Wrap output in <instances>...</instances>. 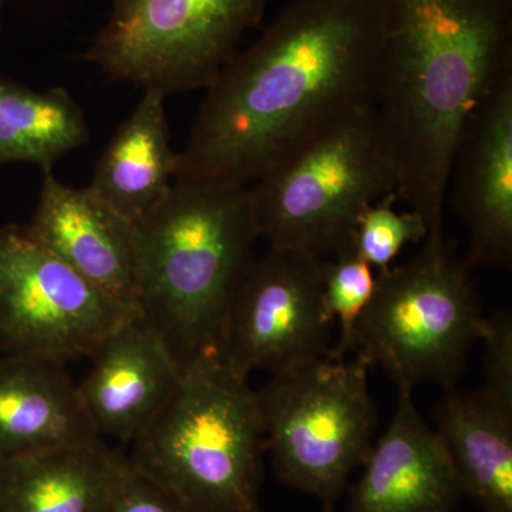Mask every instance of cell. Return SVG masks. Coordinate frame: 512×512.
I'll return each mask as SVG.
<instances>
[{
    "label": "cell",
    "mask_w": 512,
    "mask_h": 512,
    "mask_svg": "<svg viewBox=\"0 0 512 512\" xmlns=\"http://www.w3.org/2000/svg\"><path fill=\"white\" fill-rule=\"evenodd\" d=\"M387 0H292L207 89L178 183L249 187L375 106Z\"/></svg>",
    "instance_id": "1"
},
{
    "label": "cell",
    "mask_w": 512,
    "mask_h": 512,
    "mask_svg": "<svg viewBox=\"0 0 512 512\" xmlns=\"http://www.w3.org/2000/svg\"><path fill=\"white\" fill-rule=\"evenodd\" d=\"M512 69V0H387L375 109L397 200L443 241L454 150L464 124Z\"/></svg>",
    "instance_id": "2"
},
{
    "label": "cell",
    "mask_w": 512,
    "mask_h": 512,
    "mask_svg": "<svg viewBox=\"0 0 512 512\" xmlns=\"http://www.w3.org/2000/svg\"><path fill=\"white\" fill-rule=\"evenodd\" d=\"M136 228L138 318L184 375L217 355L229 305L255 259L259 237L248 187L175 181Z\"/></svg>",
    "instance_id": "3"
},
{
    "label": "cell",
    "mask_w": 512,
    "mask_h": 512,
    "mask_svg": "<svg viewBox=\"0 0 512 512\" xmlns=\"http://www.w3.org/2000/svg\"><path fill=\"white\" fill-rule=\"evenodd\" d=\"M128 463L201 512H261L264 429L248 379L217 355L181 377Z\"/></svg>",
    "instance_id": "4"
},
{
    "label": "cell",
    "mask_w": 512,
    "mask_h": 512,
    "mask_svg": "<svg viewBox=\"0 0 512 512\" xmlns=\"http://www.w3.org/2000/svg\"><path fill=\"white\" fill-rule=\"evenodd\" d=\"M484 320L463 259L446 239L424 241L409 262L377 276L349 353L382 367L399 392L426 382L456 389Z\"/></svg>",
    "instance_id": "5"
},
{
    "label": "cell",
    "mask_w": 512,
    "mask_h": 512,
    "mask_svg": "<svg viewBox=\"0 0 512 512\" xmlns=\"http://www.w3.org/2000/svg\"><path fill=\"white\" fill-rule=\"evenodd\" d=\"M258 237L325 259L352 247L357 221L397 198L396 167L373 107L301 148L249 185Z\"/></svg>",
    "instance_id": "6"
},
{
    "label": "cell",
    "mask_w": 512,
    "mask_h": 512,
    "mask_svg": "<svg viewBox=\"0 0 512 512\" xmlns=\"http://www.w3.org/2000/svg\"><path fill=\"white\" fill-rule=\"evenodd\" d=\"M255 396L276 476L330 510L373 446L367 366L322 357L272 375Z\"/></svg>",
    "instance_id": "7"
},
{
    "label": "cell",
    "mask_w": 512,
    "mask_h": 512,
    "mask_svg": "<svg viewBox=\"0 0 512 512\" xmlns=\"http://www.w3.org/2000/svg\"><path fill=\"white\" fill-rule=\"evenodd\" d=\"M266 0H114L84 53L114 80L144 92L208 89L264 16Z\"/></svg>",
    "instance_id": "8"
},
{
    "label": "cell",
    "mask_w": 512,
    "mask_h": 512,
    "mask_svg": "<svg viewBox=\"0 0 512 512\" xmlns=\"http://www.w3.org/2000/svg\"><path fill=\"white\" fill-rule=\"evenodd\" d=\"M137 318L77 274L28 225L0 227V350L69 360L90 357Z\"/></svg>",
    "instance_id": "9"
},
{
    "label": "cell",
    "mask_w": 512,
    "mask_h": 512,
    "mask_svg": "<svg viewBox=\"0 0 512 512\" xmlns=\"http://www.w3.org/2000/svg\"><path fill=\"white\" fill-rule=\"evenodd\" d=\"M323 262L269 247L239 284L222 326L217 356L239 377L272 375L328 357L333 320L323 298Z\"/></svg>",
    "instance_id": "10"
},
{
    "label": "cell",
    "mask_w": 512,
    "mask_h": 512,
    "mask_svg": "<svg viewBox=\"0 0 512 512\" xmlns=\"http://www.w3.org/2000/svg\"><path fill=\"white\" fill-rule=\"evenodd\" d=\"M447 200L467 231L464 265L512 266V69L468 117L454 150Z\"/></svg>",
    "instance_id": "11"
},
{
    "label": "cell",
    "mask_w": 512,
    "mask_h": 512,
    "mask_svg": "<svg viewBox=\"0 0 512 512\" xmlns=\"http://www.w3.org/2000/svg\"><path fill=\"white\" fill-rule=\"evenodd\" d=\"M46 248L138 318L136 224L97 197L45 173L28 225Z\"/></svg>",
    "instance_id": "12"
},
{
    "label": "cell",
    "mask_w": 512,
    "mask_h": 512,
    "mask_svg": "<svg viewBox=\"0 0 512 512\" xmlns=\"http://www.w3.org/2000/svg\"><path fill=\"white\" fill-rule=\"evenodd\" d=\"M90 359L77 383L80 402L97 437L121 444L144 433L183 377L163 340L140 318L114 330Z\"/></svg>",
    "instance_id": "13"
},
{
    "label": "cell",
    "mask_w": 512,
    "mask_h": 512,
    "mask_svg": "<svg viewBox=\"0 0 512 512\" xmlns=\"http://www.w3.org/2000/svg\"><path fill=\"white\" fill-rule=\"evenodd\" d=\"M413 392H399L389 427L370 448L350 512H453L463 490L440 434Z\"/></svg>",
    "instance_id": "14"
},
{
    "label": "cell",
    "mask_w": 512,
    "mask_h": 512,
    "mask_svg": "<svg viewBox=\"0 0 512 512\" xmlns=\"http://www.w3.org/2000/svg\"><path fill=\"white\" fill-rule=\"evenodd\" d=\"M99 440L64 362L0 356V460Z\"/></svg>",
    "instance_id": "15"
},
{
    "label": "cell",
    "mask_w": 512,
    "mask_h": 512,
    "mask_svg": "<svg viewBox=\"0 0 512 512\" xmlns=\"http://www.w3.org/2000/svg\"><path fill=\"white\" fill-rule=\"evenodd\" d=\"M178 161L180 153L170 143L165 96L147 90L107 144L87 187L138 224L170 194Z\"/></svg>",
    "instance_id": "16"
},
{
    "label": "cell",
    "mask_w": 512,
    "mask_h": 512,
    "mask_svg": "<svg viewBox=\"0 0 512 512\" xmlns=\"http://www.w3.org/2000/svg\"><path fill=\"white\" fill-rule=\"evenodd\" d=\"M123 460L103 440L0 460V512H107Z\"/></svg>",
    "instance_id": "17"
},
{
    "label": "cell",
    "mask_w": 512,
    "mask_h": 512,
    "mask_svg": "<svg viewBox=\"0 0 512 512\" xmlns=\"http://www.w3.org/2000/svg\"><path fill=\"white\" fill-rule=\"evenodd\" d=\"M436 430L463 494L485 512H512V412L483 390H446L434 409Z\"/></svg>",
    "instance_id": "18"
},
{
    "label": "cell",
    "mask_w": 512,
    "mask_h": 512,
    "mask_svg": "<svg viewBox=\"0 0 512 512\" xmlns=\"http://www.w3.org/2000/svg\"><path fill=\"white\" fill-rule=\"evenodd\" d=\"M87 140L86 117L69 92H39L0 77V165L33 164L47 173Z\"/></svg>",
    "instance_id": "19"
},
{
    "label": "cell",
    "mask_w": 512,
    "mask_h": 512,
    "mask_svg": "<svg viewBox=\"0 0 512 512\" xmlns=\"http://www.w3.org/2000/svg\"><path fill=\"white\" fill-rule=\"evenodd\" d=\"M372 266L357 256L352 249L323 262V298L333 320L339 322V342L329 357L345 359L350 340L359 319L372 301L376 289Z\"/></svg>",
    "instance_id": "20"
},
{
    "label": "cell",
    "mask_w": 512,
    "mask_h": 512,
    "mask_svg": "<svg viewBox=\"0 0 512 512\" xmlns=\"http://www.w3.org/2000/svg\"><path fill=\"white\" fill-rule=\"evenodd\" d=\"M397 198L370 205L357 221L353 232L352 249L379 274L392 268L397 255L407 244H416L427 238V225L417 212H399L393 204Z\"/></svg>",
    "instance_id": "21"
},
{
    "label": "cell",
    "mask_w": 512,
    "mask_h": 512,
    "mask_svg": "<svg viewBox=\"0 0 512 512\" xmlns=\"http://www.w3.org/2000/svg\"><path fill=\"white\" fill-rule=\"evenodd\" d=\"M484 343V386L481 390L512 412V312L485 318L480 335Z\"/></svg>",
    "instance_id": "22"
},
{
    "label": "cell",
    "mask_w": 512,
    "mask_h": 512,
    "mask_svg": "<svg viewBox=\"0 0 512 512\" xmlns=\"http://www.w3.org/2000/svg\"><path fill=\"white\" fill-rule=\"evenodd\" d=\"M107 512H201L128 463L124 454Z\"/></svg>",
    "instance_id": "23"
},
{
    "label": "cell",
    "mask_w": 512,
    "mask_h": 512,
    "mask_svg": "<svg viewBox=\"0 0 512 512\" xmlns=\"http://www.w3.org/2000/svg\"><path fill=\"white\" fill-rule=\"evenodd\" d=\"M3 0H0V12H2Z\"/></svg>",
    "instance_id": "24"
},
{
    "label": "cell",
    "mask_w": 512,
    "mask_h": 512,
    "mask_svg": "<svg viewBox=\"0 0 512 512\" xmlns=\"http://www.w3.org/2000/svg\"><path fill=\"white\" fill-rule=\"evenodd\" d=\"M326 512H332V511L328 510V511H326Z\"/></svg>",
    "instance_id": "25"
}]
</instances>
